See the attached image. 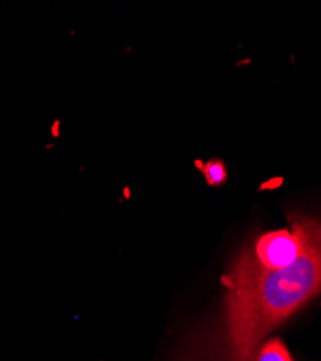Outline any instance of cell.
Here are the masks:
<instances>
[{"label": "cell", "mask_w": 321, "mask_h": 361, "mask_svg": "<svg viewBox=\"0 0 321 361\" xmlns=\"http://www.w3.org/2000/svg\"><path fill=\"white\" fill-rule=\"evenodd\" d=\"M297 219L303 250L293 264L267 269L246 247L223 276V321L212 361H256L262 340L321 293V220Z\"/></svg>", "instance_id": "cell-1"}, {"label": "cell", "mask_w": 321, "mask_h": 361, "mask_svg": "<svg viewBox=\"0 0 321 361\" xmlns=\"http://www.w3.org/2000/svg\"><path fill=\"white\" fill-rule=\"evenodd\" d=\"M291 231L278 230L262 234L252 249L260 264L267 269H284L293 264L303 250V233L297 214H289Z\"/></svg>", "instance_id": "cell-2"}, {"label": "cell", "mask_w": 321, "mask_h": 361, "mask_svg": "<svg viewBox=\"0 0 321 361\" xmlns=\"http://www.w3.org/2000/svg\"><path fill=\"white\" fill-rule=\"evenodd\" d=\"M256 361H294V358L291 357V353L284 341L274 337L260 344Z\"/></svg>", "instance_id": "cell-3"}, {"label": "cell", "mask_w": 321, "mask_h": 361, "mask_svg": "<svg viewBox=\"0 0 321 361\" xmlns=\"http://www.w3.org/2000/svg\"><path fill=\"white\" fill-rule=\"evenodd\" d=\"M200 168H201L204 176H206V180L209 185H213V187L222 185L227 179V169L222 161L213 159V161H209L207 164H204Z\"/></svg>", "instance_id": "cell-4"}]
</instances>
